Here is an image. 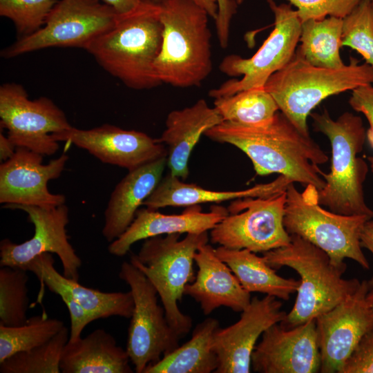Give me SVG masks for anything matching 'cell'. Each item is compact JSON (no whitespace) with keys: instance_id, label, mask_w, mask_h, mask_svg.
Instances as JSON below:
<instances>
[{"instance_id":"d6986e66","label":"cell","mask_w":373,"mask_h":373,"mask_svg":"<svg viewBox=\"0 0 373 373\" xmlns=\"http://www.w3.org/2000/svg\"><path fill=\"white\" fill-rule=\"evenodd\" d=\"M251 367L260 373L320 372L316 319L289 329L279 323L267 328L251 354Z\"/></svg>"},{"instance_id":"f1b7e54d","label":"cell","mask_w":373,"mask_h":373,"mask_svg":"<svg viewBox=\"0 0 373 373\" xmlns=\"http://www.w3.org/2000/svg\"><path fill=\"white\" fill-rule=\"evenodd\" d=\"M214 107L227 121L245 126L270 122L278 112L275 99L265 86L254 87L214 100Z\"/></svg>"},{"instance_id":"e0dca14e","label":"cell","mask_w":373,"mask_h":373,"mask_svg":"<svg viewBox=\"0 0 373 373\" xmlns=\"http://www.w3.org/2000/svg\"><path fill=\"white\" fill-rule=\"evenodd\" d=\"M68 156L65 153L43 164V155L24 147L0 164V203L53 208L65 204L62 194L51 193L48 183L58 178Z\"/></svg>"},{"instance_id":"f6af8a7d","label":"cell","mask_w":373,"mask_h":373,"mask_svg":"<svg viewBox=\"0 0 373 373\" xmlns=\"http://www.w3.org/2000/svg\"><path fill=\"white\" fill-rule=\"evenodd\" d=\"M367 159H368V161H369L370 163V167H371V169H372V171H373V156H372V157H368Z\"/></svg>"},{"instance_id":"3957f363","label":"cell","mask_w":373,"mask_h":373,"mask_svg":"<svg viewBox=\"0 0 373 373\" xmlns=\"http://www.w3.org/2000/svg\"><path fill=\"white\" fill-rule=\"evenodd\" d=\"M163 26L153 64L157 78L173 87L198 86L212 70L208 12L192 0H161Z\"/></svg>"},{"instance_id":"ffe728a7","label":"cell","mask_w":373,"mask_h":373,"mask_svg":"<svg viewBox=\"0 0 373 373\" xmlns=\"http://www.w3.org/2000/svg\"><path fill=\"white\" fill-rule=\"evenodd\" d=\"M229 213L220 205L211 207L209 212H202L200 204L187 207L180 214H164L147 207L140 208L128 229L110 242L108 252L122 257L131 246L141 240L171 233H201L211 231Z\"/></svg>"},{"instance_id":"bcb514c9","label":"cell","mask_w":373,"mask_h":373,"mask_svg":"<svg viewBox=\"0 0 373 373\" xmlns=\"http://www.w3.org/2000/svg\"><path fill=\"white\" fill-rule=\"evenodd\" d=\"M236 1V3L238 4V5H240L241 3H243V1L245 0H235Z\"/></svg>"},{"instance_id":"7bdbcfd3","label":"cell","mask_w":373,"mask_h":373,"mask_svg":"<svg viewBox=\"0 0 373 373\" xmlns=\"http://www.w3.org/2000/svg\"><path fill=\"white\" fill-rule=\"evenodd\" d=\"M159 2L161 0H153ZM201 7H202L213 19H216L218 13V5L216 0H192Z\"/></svg>"},{"instance_id":"52a82bcc","label":"cell","mask_w":373,"mask_h":373,"mask_svg":"<svg viewBox=\"0 0 373 373\" xmlns=\"http://www.w3.org/2000/svg\"><path fill=\"white\" fill-rule=\"evenodd\" d=\"M318 189L307 185L300 192L294 182L286 189L284 227L289 234L298 235L323 250L336 267L347 268L350 258L363 268L369 262L362 251L360 236L366 222L363 215H341L323 209L318 202Z\"/></svg>"},{"instance_id":"5b68a950","label":"cell","mask_w":373,"mask_h":373,"mask_svg":"<svg viewBox=\"0 0 373 373\" xmlns=\"http://www.w3.org/2000/svg\"><path fill=\"white\" fill-rule=\"evenodd\" d=\"M310 116L315 130L325 134L332 146L331 171L321 173L325 183L318 191L320 204L336 213L372 219L373 211L366 204L363 192L368 166L358 156L366 138L362 119L345 112L334 120L326 109Z\"/></svg>"},{"instance_id":"7402d4cb","label":"cell","mask_w":373,"mask_h":373,"mask_svg":"<svg viewBox=\"0 0 373 373\" xmlns=\"http://www.w3.org/2000/svg\"><path fill=\"white\" fill-rule=\"evenodd\" d=\"M223 122L215 107L200 99L192 106L171 111L158 142L166 146L169 173L181 180L189 175V160L201 136Z\"/></svg>"},{"instance_id":"603a6c76","label":"cell","mask_w":373,"mask_h":373,"mask_svg":"<svg viewBox=\"0 0 373 373\" xmlns=\"http://www.w3.org/2000/svg\"><path fill=\"white\" fill-rule=\"evenodd\" d=\"M166 165V157L128 173L112 191L104 211L102 233L108 242L119 238L133 221L137 210L155 189Z\"/></svg>"},{"instance_id":"4fadbf2b","label":"cell","mask_w":373,"mask_h":373,"mask_svg":"<svg viewBox=\"0 0 373 373\" xmlns=\"http://www.w3.org/2000/svg\"><path fill=\"white\" fill-rule=\"evenodd\" d=\"M0 124L17 147L43 155H52L59 148L52 134L71 128L64 112L47 97L30 100L17 83L0 86Z\"/></svg>"},{"instance_id":"d590c367","label":"cell","mask_w":373,"mask_h":373,"mask_svg":"<svg viewBox=\"0 0 373 373\" xmlns=\"http://www.w3.org/2000/svg\"><path fill=\"white\" fill-rule=\"evenodd\" d=\"M297 9L301 22L309 19H323L327 17L343 19L363 0H287Z\"/></svg>"},{"instance_id":"d4e9b609","label":"cell","mask_w":373,"mask_h":373,"mask_svg":"<svg viewBox=\"0 0 373 373\" xmlns=\"http://www.w3.org/2000/svg\"><path fill=\"white\" fill-rule=\"evenodd\" d=\"M126 350L103 329L65 345L61 356L62 373H132Z\"/></svg>"},{"instance_id":"9a60e30c","label":"cell","mask_w":373,"mask_h":373,"mask_svg":"<svg viewBox=\"0 0 373 373\" xmlns=\"http://www.w3.org/2000/svg\"><path fill=\"white\" fill-rule=\"evenodd\" d=\"M369 282L316 318L321 373H341L363 337L373 329V309L367 300Z\"/></svg>"},{"instance_id":"2e32d148","label":"cell","mask_w":373,"mask_h":373,"mask_svg":"<svg viewBox=\"0 0 373 373\" xmlns=\"http://www.w3.org/2000/svg\"><path fill=\"white\" fill-rule=\"evenodd\" d=\"M57 142H66L87 151L102 162L128 171L167 157L164 144L145 133L104 124L90 129L71 128L52 134Z\"/></svg>"},{"instance_id":"8992f818","label":"cell","mask_w":373,"mask_h":373,"mask_svg":"<svg viewBox=\"0 0 373 373\" xmlns=\"http://www.w3.org/2000/svg\"><path fill=\"white\" fill-rule=\"evenodd\" d=\"M373 84V67L351 57L349 64L334 69L317 67L296 51L289 62L274 73L265 88L279 111L306 136H310L307 119L312 111L333 95Z\"/></svg>"},{"instance_id":"484cf974","label":"cell","mask_w":373,"mask_h":373,"mask_svg":"<svg viewBox=\"0 0 373 373\" xmlns=\"http://www.w3.org/2000/svg\"><path fill=\"white\" fill-rule=\"evenodd\" d=\"M215 251L249 293L259 292L287 300L300 286V280L278 275L276 269L269 266L262 256L250 250L230 249L219 246Z\"/></svg>"},{"instance_id":"f35d334b","label":"cell","mask_w":373,"mask_h":373,"mask_svg":"<svg viewBox=\"0 0 373 373\" xmlns=\"http://www.w3.org/2000/svg\"><path fill=\"white\" fill-rule=\"evenodd\" d=\"M218 13L216 22V34L222 48L228 46L230 27L233 17L237 12L238 4L235 0H216Z\"/></svg>"},{"instance_id":"d6a6232c","label":"cell","mask_w":373,"mask_h":373,"mask_svg":"<svg viewBox=\"0 0 373 373\" xmlns=\"http://www.w3.org/2000/svg\"><path fill=\"white\" fill-rule=\"evenodd\" d=\"M27 271L8 266L0 269V325L16 327L28 319Z\"/></svg>"},{"instance_id":"277c9868","label":"cell","mask_w":373,"mask_h":373,"mask_svg":"<svg viewBox=\"0 0 373 373\" xmlns=\"http://www.w3.org/2000/svg\"><path fill=\"white\" fill-rule=\"evenodd\" d=\"M290 237L287 245L262 255L274 269L289 267L300 276L294 305L279 323L287 329L331 310L353 294L361 283L356 278H343L346 268L334 266L323 250L298 235Z\"/></svg>"},{"instance_id":"cb8c5ba5","label":"cell","mask_w":373,"mask_h":373,"mask_svg":"<svg viewBox=\"0 0 373 373\" xmlns=\"http://www.w3.org/2000/svg\"><path fill=\"white\" fill-rule=\"evenodd\" d=\"M293 182L283 175L269 183L256 184L240 191H211L188 184L169 173L144 202L143 206L158 210L166 207H190L205 203H220L245 198L266 197L286 191Z\"/></svg>"},{"instance_id":"83f0119b","label":"cell","mask_w":373,"mask_h":373,"mask_svg":"<svg viewBox=\"0 0 373 373\" xmlns=\"http://www.w3.org/2000/svg\"><path fill=\"white\" fill-rule=\"evenodd\" d=\"M342 26L343 19L335 17L302 22L300 45L296 51L314 66L334 69L343 67L345 64L340 55Z\"/></svg>"},{"instance_id":"60d3db41","label":"cell","mask_w":373,"mask_h":373,"mask_svg":"<svg viewBox=\"0 0 373 373\" xmlns=\"http://www.w3.org/2000/svg\"><path fill=\"white\" fill-rule=\"evenodd\" d=\"M17 146L9 139L5 136L2 131L0 132V159L5 162L9 160L15 153Z\"/></svg>"},{"instance_id":"e575fe53","label":"cell","mask_w":373,"mask_h":373,"mask_svg":"<svg viewBox=\"0 0 373 373\" xmlns=\"http://www.w3.org/2000/svg\"><path fill=\"white\" fill-rule=\"evenodd\" d=\"M57 0H0V16L14 24L18 38L30 35L44 25Z\"/></svg>"},{"instance_id":"836d02e7","label":"cell","mask_w":373,"mask_h":373,"mask_svg":"<svg viewBox=\"0 0 373 373\" xmlns=\"http://www.w3.org/2000/svg\"><path fill=\"white\" fill-rule=\"evenodd\" d=\"M342 46L355 50L373 67V4L363 0L343 19Z\"/></svg>"},{"instance_id":"ac0fdd59","label":"cell","mask_w":373,"mask_h":373,"mask_svg":"<svg viewBox=\"0 0 373 373\" xmlns=\"http://www.w3.org/2000/svg\"><path fill=\"white\" fill-rule=\"evenodd\" d=\"M278 298L254 296L234 324L219 327L213 338L218 365L214 373H249L251 354L258 338L271 325L283 321L287 313Z\"/></svg>"},{"instance_id":"4dcf8cb0","label":"cell","mask_w":373,"mask_h":373,"mask_svg":"<svg viewBox=\"0 0 373 373\" xmlns=\"http://www.w3.org/2000/svg\"><path fill=\"white\" fill-rule=\"evenodd\" d=\"M54 258L50 253L42 254L31 260L24 270L32 272L39 280L41 289L39 298H42L44 287L59 295L67 307L70 318V329L68 341H73L82 337L84 329L97 318L86 311L74 298L71 292L57 279L55 275Z\"/></svg>"},{"instance_id":"b9f144b4","label":"cell","mask_w":373,"mask_h":373,"mask_svg":"<svg viewBox=\"0 0 373 373\" xmlns=\"http://www.w3.org/2000/svg\"><path fill=\"white\" fill-rule=\"evenodd\" d=\"M104 3L113 8L117 13L129 11L135 6L139 0H102Z\"/></svg>"},{"instance_id":"5bb4252c","label":"cell","mask_w":373,"mask_h":373,"mask_svg":"<svg viewBox=\"0 0 373 373\" xmlns=\"http://www.w3.org/2000/svg\"><path fill=\"white\" fill-rule=\"evenodd\" d=\"M4 208L19 209L28 214L34 225L33 236L20 244L8 238L0 242V265L24 269L34 258L44 253L58 256L63 275L79 280L82 262L70 244L66 231L69 209L64 204L53 208L21 204H5Z\"/></svg>"},{"instance_id":"4316f807","label":"cell","mask_w":373,"mask_h":373,"mask_svg":"<svg viewBox=\"0 0 373 373\" xmlns=\"http://www.w3.org/2000/svg\"><path fill=\"white\" fill-rule=\"evenodd\" d=\"M219 327L217 319L206 318L195 326L190 340L149 365L144 373L214 372L218 361L213 349V338Z\"/></svg>"},{"instance_id":"74e56055","label":"cell","mask_w":373,"mask_h":373,"mask_svg":"<svg viewBox=\"0 0 373 373\" xmlns=\"http://www.w3.org/2000/svg\"><path fill=\"white\" fill-rule=\"evenodd\" d=\"M352 91L349 104L354 111L365 116L370 125L366 137L373 149V86H362Z\"/></svg>"},{"instance_id":"8fae6325","label":"cell","mask_w":373,"mask_h":373,"mask_svg":"<svg viewBox=\"0 0 373 373\" xmlns=\"http://www.w3.org/2000/svg\"><path fill=\"white\" fill-rule=\"evenodd\" d=\"M119 278L129 286L134 301L126 350L135 372L144 373L149 365L178 348L181 337L158 304L156 289L137 267L123 262Z\"/></svg>"},{"instance_id":"f546056e","label":"cell","mask_w":373,"mask_h":373,"mask_svg":"<svg viewBox=\"0 0 373 373\" xmlns=\"http://www.w3.org/2000/svg\"><path fill=\"white\" fill-rule=\"evenodd\" d=\"M64 326L61 320L49 318L44 314L28 318L19 326L0 325V362L17 352L43 345Z\"/></svg>"},{"instance_id":"1f68e13d","label":"cell","mask_w":373,"mask_h":373,"mask_svg":"<svg viewBox=\"0 0 373 373\" xmlns=\"http://www.w3.org/2000/svg\"><path fill=\"white\" fill-rule=\"evenodd\" d=\"M70 332L64 326L46 343L17 352L0 362L1 373H59L63 349Z\"/></svg>"},{"instance_id":"9c48e42d","label":"cell","mask_w":373,"mask_h":373,"mask_svg":"<svg viewBox=\"0 0 373 373\" xmlns=\"http://www.w3.org/2000/svg\"><path fill=\"white\" fill-rule=\"evenodd\" d=\"M267 3L274 16V28L260 48L251 57L232 54L223 58L220 70L230 77H242L224 82L209 91L217 99L231 96L254 87L265 86L274 73L285 66L294 57L300 39L302 22L290 3Z\"/></svg>"},{"instance_id":"ab89813d","label":"cell","mask_w":373,"mask_h":373,"mask_svg":"<svg viewBox=\"0 0 373 373\" xmlns=\"http://www.w3.org/2000/svg\"><path fill=\"white\" fill-rule=\"evenodd\" d=\"M361 245L369 250L373 255V218L365 224L360 236ZM371 288H373V278L368 281Z\"/></svg>"},{"instance_id":"7a4b0ae2","label":"cell","mask_w":373,"mask_h":373,"mask_svg":"<svg viewBox=\"0 0 373 373\" xmlns=\"http://www.w3.org/2000/svg\"><path fill=\"white\" fill-rule=\"evenodd\" d=\"M160 12L158 2L139 0L129 11L118 13L114 25L85 50L130 88L146 90L160 86L153 69L162 40Z\"/></svg>"},{"instance_id":"8d00e7d4","label":"cell","mask_w":373,"mask_h":373,"mask_svg":"<svg viewBox=\"0 0 373 373\" xmlns=\"http://www.w3.org/2000/svg\"><path fill=\"white\" fill-rule=\"evenodd\" d=\"M341 373H373V329L361 340Z\"/></svg>"},{"instance_id":"6da1fadb","label":"cell","mask_w":373,"mask_h":373,"mask_svg":"<svg viewBox=\"0 0 373 373\" xmlns=\"http://www.w3.org/2000/svg\"><path fill=\"white\" fill-rule=\"evenodd\" d=\"M204 135L241 150L258 175L278 173L293 182L313 185L318 191L325 185L318 165L327 162V155L281 112L259 126L223 121L207 131Z\"/></svg>"},{"instance_id":"7c38bea8","label":"cell","mask_w":373,"mask_h":373,"mask_svg":"<svg viewBox=\"0 0 373 373\" xmlns=\"http://www.w3.org/2000/svg\"><path fill=\"white\" fill-rule=\"evenodd\" d=\"M285 204L286 191L237 199L227 208L228 215L211 230V242L262 254L287 245L291 237L283 224Z\"/></svg>"},{"instance_id":"30bf717a","label":"cell","mask_w":373,"mask_h":373,"mask_svg":"<svg viewBox=\"0 0 373 373\" xmlns=\"http://www.w3.org/2000/svg\"><path fill=\"white\" fill-rule=\"evenodd\" d=\"M117 12L102 0H57L42 28L6 47L1 56L10 59L48 48L86 49L115 23Z\"/></svg>"},{"instance_id":"7dc6e473","label":"cell","mask_w":373,"mask_h":373,"mask_svg":"<svg viewBox=\"0 0 373 373\" xmlns=\"http://www.w3.org/2000/svg\"><path fill=\"white\" fill-rule=\"evenodd\" d=\"M371 1H372V4H373V0H371Z\"/></svg>"},{"instance_id":"ba28073f","label":"cell","mask_w":373,"mask_h":373,"mask_svg":"<svg viewBox=\"0 0 373 373\" xmlns=\"http://www.w3.org/2000/svg\"><path fill=\"white\" fill-rule=\"evenodd\" d=\"M156 236L144 240L137 254H131L130 262L153 285L161 299L166 317L171 327L183 338L191 330L192 318L178 306L188 283L195 280L193 262L198 248L208 243L207 231Z\"/></svg>"},{"instance_id":"44dd1931","label":"cell","mask_w":373,"mask_h":373,"mask_svg":"<svg viewBox=\"0 0 373 373\" xmlns=\"http://www.w3.org/2000/svg\"><path fill=\"white\" fill-rule=\"evenodd\" d=\"M194 260L198 267L195 280L188 283L184 294L200 305L204 314L224 306L234 312H242L251 302V295L241 285L229 268L206 243L196 251Z\"/></svg>"},{"instance_id":"ee69618b","label":"cell","mask_w":373,"mask_h":373,"mask_svg":"<svg viewBox=\"0 0 373 373\" xmlns=\"http://www.w3.org/2000/svg\"><path fill=\"white\" fill-rule=\"evenodd\" d=\"M367 300L373 309V288H371L367 294Z\"/></svg>"}]
</instances>
